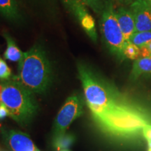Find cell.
Wrapping results in <instances>:
<instances>
[{"instance_id": "8992f818", "label": "cell", "mask_w": 151, "mask_h": 151, "mask_svg": "<svg viewBox=\"0 0 151 151\" xmlns=\"http://www.w3.org/2000/svg\"><path fill=\"white\" fill-rule=\"evenodd\" d=\"M4 139L13 151H40L29 137L23 132L14 129H1Z\"/></svg>"}, {"instance_id": "7402d4cb", "label": "cell", "mask_w": 151, "mask_h": 151, "mask_svg": "<svg viewBox=\"0 0 151 151\" xmlns=\"http://www.w3.org/2000/svg\"><path fill=\"white\" fill-rule=\"evenodd\" d=\"M146 47L147 50H148V52L149 54V56L151 55V42L149 43V44L147 45V46H145Z\"/></svg>"}, {"instance_id": "44dd1931", "label": "cell", "mask_w": 151, "mask_h": 151, "mask_svg": "<svg viewBox=\"0 0 151 151\" xmlns=\"http://www.w3.org/2000/svg\"><path fill=\"white\" fill-rule=\"evenodd\" d=\"M118 3L122 5H129L132 4L136 0H116Z\"/></svg>"}, {"instance_id": "ac0fdd59", "label": "cell", "mask_w": 151, "mask_h": 151, "mask_svg": "<svg viewBox=\"0 0 151 151\" xmlns=\"http://www.w3.org/2000/svg\"><path fill=\"white\" fill-rule=\"evenodd\" d=\"M64 5L71 14L74 15L75 12L81 5L83 4L80 0H62Z\"/></svg>"}, {"instance_id": "d6986e66", "label": "cell", "mask_w": 151, "mask_h": 151, "mask_svg": "<svg viewBox=\"0 0 151 151\" xmlns=\"http://www.w3.org/2000/svg\"><path fill=\"white\" fill-rule=\"evenodd\" d=\"M142 134L143 137L146 139L147 141H151V125L146 124L143 128Z\"/></svg>"}, {"instance_id": "ffe728a7", "label": "cell", "mask_w": 151, "mask_h": 151, "mask_svg": "<svg viewBox=\"0 0 151 151\" xmlns=\"http://www.w3.org/2000/svg\"><path fill=\"white\" fill-rule=\"evenodd\" d=\"M7 116H9V110L2 104H0V120H2Z\"/></svg>"}, {"instance_id": "7a4b0ae2", "label": "cell", "mask_w": 151, "mask_h": 151, "mask_svg": "<svg viewBox=\"0 0 151 151\" xmlns=\"http://www.w3.org/2000/svg\"><path fill=\"white\" fill-rule=\"evenodd\" d=\"M15 78L32 94L48 90L52 81V69L46 52L41 45H34L24 52Z\"/></svg>"}, {"instance_id": "6da1fadb", "label": "cell", "mask_w": 151, "mask_h": 151, "mask_svg": "<svg viewBox=\"0 0 151 151\" xmlns=\"http://www.w3.org/2000/svg\"><path fill=\"white\" fill-rule=\"evenodd\" d=\"M77 68L86 104L100 131L120 142L137 139L150 122L144 111L85 64L78 63Z\"/></svg>"}, {"instance_id": "ba28073f", "label": "cell", "mask_w": 151, "mask_h": 151, "mask_svg": "<svg viewBox=\"0 0 151 151\" xmlns=\"http://www.w3.org/2000/svg\"><path fill=\"white\" fill-rule=\"evenodd\" d=\"M116 18L126 41L135 32V20L130 9L122 6L116 11Z\"/></svg>"}, {"instance_id": "7c38bea8", "label": "cell", "mask_w": 151, "mask_h": 151, "mask_svg": "<svg viewBox=\"0 0 151 151\" xmlns=\"http://www.w3.org/2000/svg\"><path fill=\"white\" fill-rule=\"evenodd\" d=\"M0 15L9 20L20 18V12L16 0H0Z\"/></svg>"}, {"instance_id": "9c48e42d", "label": "cell", "mask_w": 151, "mask_h": 151, "mask_svg": "<svg viewBox=\"0 0 151 151\" xmlns=\"http://www.w3.org/2000/svg\"><path fill=\"white\" fill-rule=\"evenodd\" d=\"M74 16L78 22H80L81 27L84 29L87 35L94 42H97V34L96 30L95 22L91 15L86 9V6L81 5L75 12Z\"/></svg>"}, {"instance_id": "2e32d148", "label": "cell", "mask_w": 151, "mask_h": 151, "mask_svg": "<svg viewBox=\"0 0 151 151\" xmlns=\"http://www.w3.org/2000/svg\"><path fill=\"white\" fill-rule=\"evenodd\" d=\"M12 71L4 60L0 58V81H8L11 79Z\"/></svg>"}, {"instance_id": "603a6c76", "label": "cell", "mask_w": 151, "mask_h": 151, "mask_svg": "<svg viewBox=\"0 0 151 151\" xmlns=\"http://www.w3.org/2000/svg\"><path fill=\"white\" fill-rule=\"evenodd\" d=\"M146 1L148 4V5L150 6V8H151V0H146Z\"/></svg>"}, {"instance_id": "9a60e30c", "label": "cell", "mask_w": 151, "mask_h": 151, "mask_svg": "<svg viewBox=\"0 0 151 151\" xmlns=\"http://www.w3.org/2000/svg\"><path fill=\"white\" fill-rule=\"evenodd\" d=\"M124 58L136 60L140 58V48L127 41H126L123 48Z\"/></svg>"}, {"instance_id": "8fae6325", "label": "cell", "mask_w": 151, "mask_h": 151, "mask_svg": "<svg viewBox=\"0 0 151 151\" xmlns=\"http://www.w3.org/2000/svg\"><path fill=\"white\" fill-rule=\"evenodd\" d=\"M151 73V55L136 60L132 67L130 78L135 81L144 74Z\"/></svg>"}, {"instance_id": "52a82bcc", "label": "cell", "mask_w": 151, "mask_h": 151, "mask_svg": "<svg viewBox=\"0 0 151 151\" xmlns=\"http://www.w3.org/2000/svg\"><path fill=\"white\" fill-rule=\"evenodd\" d=\"M129 9L135 20L136 32H151V8L146 0H136Z\"/></svg>"}, {"instance_id": "e0dca14e", "label": "cell", "mask_w": 151, "mask_h": 151, "mask_svg": "<svg viewBox=\"0 0 151 151\" xmlns=\"http://www.w3.org/2000/svg\"><path fill=\"white\" fill-rule=\"evenodd\" d=\"M85 6H89L96 13L102 10L103 5L101 0H80Z\"/></svg>"}, {"instance_id": "cb8c5ba5", "label": "cell", "mask_w": 151, "mask_h": 151, "mask_svg": "<svg viewBox=\"0 0 151 151\" xmlns=\"http://www.w3.org/2000/svg\"><path fill=\"white\" fill-rule=\"evenodd\" d=\"M148 146L149 148H151V141H148Z\"/></svg>"}, {"instance_id": "30bf717a", "label": "cell", "mask_w": 151, "mask_h": 151, "mask_svg": "<svg viewBox=\"0 0 151 151\" xmlns=\"http://www.w3.org/2000/svg\"><path fill=\"white\" fill-rule=\"evenodd\" d=\"M3 37L6 41V48L4 56L11 62H20L24 56V52L18 48L16 41L8 32H3Z\"/></svg>"}, {"instance_id": "277c9868", "label": "cell", "mask_w": 151, "mask_h": 151, "mask_svg": "<svg viewBox=\"0 0 151 151\" xmlns=\"http://www.w3.org/2000/svg\"><path fill=\"white\" fill-rule=\"evenodd\" d=\"M101 32L104 41L111 53L124 60L123 48L126 41L116 18V11L111 1H106L101 19Z\"/></svg>"}, {"instance_id": "3957f363", "label": "cell", "mask_w": 151, "mask_h": 151, "mask_svg": "<svg viewBox=\"0 0 151 151\" xmlns=\"http://www.w3.org/2000/svg\"><path fill=\"white\" fill-rule=\"evenodd\" d=\"M0 104L6 107L9 116L21 125L29 123L37 111L32 93L15 78L0 81Z\"/></svg>"}, {"instance_id": "d4e9b609", "label": "cell", "mask_w": 151, "mask_h": 151, "mask_svg": "<svg viewBox=\"0 0 151 151\" xmlns=\"http://www.w3.org/2000/svg\"><path fill=\"white\" fill-rule=\"evenodd\" d=\"M60 151H70L69 150V149H65V150H60Z\"/></svg>"}, {"instance_id": "4fadbf2b", "label": "cell", "mask_w": 151, "mask_h": 151, "mask_svg": "<svg viewBox=\"0 0 151 151\" xmlns=\"http://www.w3.org/2000/svg\"><path fill=\"white\" fill-rule=\"evenodd\" d=\"M76 141V137L72 134L67 132L53 135L52 146L57 150L60 151L65 149H69Z\"/></svg>"}, {"instance_id": "5b68a950", "label": "cell", "mask_w": 151, "mask_h": 151, "mask_svg": "<svg viewBox=\"0 0 151 151\" xmlns=\"http://www.w3.org/2000/svg\"><path fill=\"white\" fill-rule=\"evenodd\" d=\"M83 113V103L77 95L69 97L57 115L54 124V134L66 132L69 125Z\"/></svg>"}, {"instance_id": "5bb4252c", "label": "cell", "mask_w": 151, "mask_h": 151, "mask_svg": "<svg viewBox=\"0 0 151 151\" xmlns=\"http://www.w3.org/2000/svg\"><path fill=\"white\" fill-rule=\"evenodd\" d=\"M129 41L139 48L147 46L151 42V32H136L129 38Z\"/></svg>"}]
</instances>
